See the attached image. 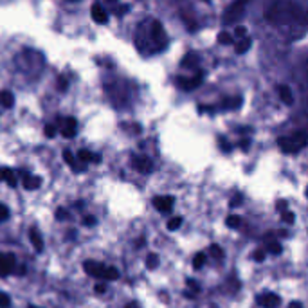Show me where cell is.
Instances as JSON below:
<instances>
[{
    "label": "cell",
    "mask_w": 308,
    "mask_h": 308,
    "mask_svg": "<svg viewBox=\"0 0 308 308\" xmlns=\"http://www.w3.org/2000/svg\"><path fill=\"white\" fill-rule=\"evenodd\" d=\"M134 168L139 170L141 173H152L154 170V164L148 157H134Z\"/></svg>",
    "instance_id": "obj_10"
},
{
    "label": "cell",
    "mask_w": 308,
    "mask_h": 308,
    "mask_svg": "<svg viewBox=\"0 0 308 308\" xmlns=\"http://www.w3.org/2000/svg\"><path fill=\"white\" fill-rule=\"evenodd\" d=\"M117 277H119V271H117L116 267H106L103 279H106V281H114V279H117Z\"/></svg>",
    "instance_id": "obj_20"
},
{
    "label": "cell",
    "mask_w": 308,
    "mask_h": 308,
    "mask_svg": "<svg viewBox=\"0 0 308 308\" xmlns=\"http://www.w3.org/2000/svg\"><path fill=\"white\" fill-rule=\"evenodd\" d=\"M258 303H259V307H263V308H277L279 307V303H281V297L277 296V294L269 292V294H265V296H259Z\"/></svg>",
    "instance_id": "obj_6"
},
{
    "label": "cell",
    "mask_w": 308,
    "mask_h": 308,
    "mask_svg": "<svg viewBox=\"0 0 308 308\" xmlns=\"http://www.w3.org/2000/svg\"><path fill=\"white\" fill-rule=\"evenodd\" d=\"M281 220H283L285 223H294L296 222V215L290 213V211H285L283 215H281Z\"/></svg>",
    "instance_id": "obj_30"
},
{
    "label": "cell",
    "mask_w": 308,
    "mask_h": 308,
    "mask_svg": "<svg viewBox=\"0 0 308 308\" xmlns=\"http://www.w3.org/2000/svg\"><path fill=\"white\" fill-rule=\"evenodd\" d=\"M15 105V96L9 90H2L0 92V106L2 108H13Z\"/></svg>",
    "instance_id": "obj_16"
},
{
    "label": "cell",
    "mask_w": 308,
    "mask_h": 308,
    "mask_svg": "<svg viewBox=\"0 0 308 308\" xmlns=\"http://www.w3.org/2000/svg\"><path fill=\"white\" fill-rule=\"evenodd\" d=\"M96 223H98V218L92 215H88L83 218V225H86V227H92V225H96Z\"/></svg>",
    "instance_id": "obj_31"
},
{
    "label": "cell",
    "mask_w": 308,
    "mask_h": 308,
    "mask_svg": "<svg viewBox=\"0 0 308 308\" xmlns=\"http://www.w3.org/2000/svg\"><path fill=\"white\" fill-rule=\"evenodd\" d=\"M290 308H303V305L299 301H294L292 305H290Z\"/></svg>",
    "instance_id": "obj_42"
},
{
    "label": "cell",
    "mask_w": 308,
    "mask_h": 308,
    "mask_svg": "<svg viewBox=\"0 0 308 308\" xmlns=\"http://www.w3.org/2000/svg\"><path fill=\"white\" fill-rule=\"evenodd\" d=\"M234 36L247 38V27H243V25H236V29H234Z\"/></svg>",
    "instance_id": "obj_32"
},
{
    "label": "cell",
    "mask_w": 308,
    "mask_h": 308,
    "mask_svg": "<svg viewBox=\"0 0 308 308\" xmlns=\"http://www.w3.org/2000/svg\"><path fill=\"white\" fill-rule=\"evenodd\" d=\"M271 254H274V256H277V254H281L283 253V247L279 245L277 241H272V243H269V249H267Z\"/></svg>",
    "instance_id": "obj_24"
},
{
    "label": "cell",
    "mask_w": 308,
    "mask_h": 308,
    "mask_svg": "<svg viewBox=\"0 0 308 308\" xmlns=\"http://www.w3.org/2000/svg\"><path fill=\"white\" fill-rule=\"evenodd\" d=\"M83 269H85V272L88 274V276L103 279L106 265H101V263H98V261H85V263H83Z\"/></svg>",
    "instance_id": "obj_3"
},
{
    "label": "cell",
    "mask_w": 308,
    "mask_h": 308,
    "mask_svg": "<svg viewBox=\"0 0 308 308\" xmlns=\"http://www.w3.org/2000/svg\"><path fill=\"white\" fill-rule=\"evenodd\" d=\"M240 223H241V218L238 215H229L227 220H225V225H227V227H231V229L240 227Z\"/></svg>",
    "instance_id": "obj_21"
},
{
    "label": "cell",
    "mask_w": 308,
    "mask_h": 308,
    "mask_svg": "<svg viewBox=\"0 0 308 308\" xmlns=\"http://www.w3.org/2000/svg\"><path fill=\"white\" fill-rule=\"evenodd\" d=\"M56 218H58V220H65V218H67V211L63 209V207H60V209L56 211Z\"/></svg>",
    "instance_id": "obj_38"
},
{
    "label": "cell",
    "mask_w": 308,
    "mask_h": 308,
    "mask_svg": "<svg viewBox=\"0 0 308 308\" xmlns=\"http://www.w3.org/2000/svg\"><path fill=\"white\" fill-rule=\"evenodd\" d=\"M17 267V258L11 253H0V276H9Z\"/></svg>",
    "instance_id": "obj_1"
},
{
    "label": "cell",
    "mask_w": 308,
    "mask_h": 308,
    "mask_svg": "<svg viewBox=\"0 0 308 308\" xmlns=\"http://www.w3.org/2000/svg\"><path fill=\"white\" fill-rule=\"evenodd\" d=\"M29 308H38V307H29Z\"/></svg>",
    "instance_id": "obj_45"
},
{
    "label": "cell",
    "mask_w": 308,
    "mask_h": 308,
    "mask_svg": "<svg viewBox=\"0 0 308 308\" xmlns=\"http://www.w3.org/2000/svg\"><path fill=\"white\" fill-rule=\"evenodd\" d=\"M126 308H139V305H137V303H128Z\"/></svg>",
    "instance_id": "obj_44"
},
{
    "label": "cell",
    "mask_w": 308,
    "mask_h": 308,
    "mask_svg": "<svg viewBox=\"0 0 308 308\" xmlns=\"http://www.w3.org/2000/svg\"><path fill=\"white\" fill-rule=\"evenodd\" d=\"M90 15H92V20L96 24H101V25L108 24V13L105 11V7L101 6V4H94V6L90 7Z\"/></svg>",
    "instance_id": "obj_4"
},
{
    "label": "cell",
    "mask_w": 308,
    "mask_h": 308,
    "mask_svg": "<svg viewBox=\"0 0 308 308\" xmlns=\"http://www.w3.org/2000/svg\"><path fill=\"white\" fill-rule=\"evenodd\" d=\"M78 160L81 164H88V162H101V155H96L88 150H80L78 152Z\"/></svg>",
    "instance_id": "obj_11"
},
{
    "label": "cell",
    "mask_w": 308,
    "mask_h": 308,
    "mask_svg": "<svg viewBox=\"0 0 308 308\" xmlns=\"http://www.w3.org/2000/svg\"><path fill=\"white\" fill-rule=\"evenodd\" d=\"M240 204H241V195H236V197L231 198L229 205H231V207H236V205H240Z\"/></svg>",
    "instance_id": "obj_37"
},
{
    "label": "cell",
    "mask_w": 308,
    "mask_h": 308,
    "mask_svg": "<svg viewBox=\"0 0 308 308\" xmlns=\"http://www.w3.org/2000/svg\"><path fill=\"white\" fill-rule=\"evenodd\" d=\"M307 197H308V189H307Z\"/></svg>",
    "instance_id": "obj_46"
},
{
    "label": "cell",
    "mask_w": 308,
    "mask_h": 308,
    "mask_svg": "<svg viewBox=\"0 0 308 308\" xmlns=\"http://www.w3.org/2000/svg\"><path fill=\"white\" fill-rule=\"evenodd\" d=\"M63 160H65L68 166L72 168L74 171H78V173L83 171V170L86 168V164H81V162H78V160H76V157L72 155V152H70V150H63Z\"/></svg>",
    "instance_id": "obj_9"
},
{
    "label": "cell",
    "mask_w": 308,
    "mask_h": 308,
    "mask_svg": "<svg viewBox=\"0 0 308 308\" xmlns=\"http://www.w3.org/2000/svg\"><path fill=\"white\" fill-rule=\"evenodd\" d=\"M11 307V299L6 292H0V308H9Z\"/></svg>",
    "instance_id": "obj_28"
},
{
    "label": "cell",
    "mask_w": 308,
    "mask_h": 308,
    "mask_svg": "<svg viewBox=\"0 0 308 308\" xmlns=\"http://www.w3.org/2000/svg\"><path fill=\"white\" fill-rule=\"evenodd\" d=\"M24 274H25V265L18 267V276H24Z\"/></svg>",
    "instance_id": "obj_43"
},
{
    "label": "cell",
    "mask_w": 308,
    "mask_h": 308,
    "mask_svg": "<svg viewBox=\"0 0 308 308\" xmlns=\"http://www.w3.org/2000/svg\"><path fill=\"white\" fill-rule=\"evenodd\" d=\"M29 240H31V243L34 245V251H36V253H42L43 251V238L40 236V233H38L34 227H33L31 233H29Z\"/></svg>",
    "instance_id": "obj_15"
},
{
    "label": "cell",
    "mask_w": 308,
    "mask_h": 308,
    "mask_svg": "<svg viewBox=\"0 0 308 308\" xmlns=\"http://www.w3.org/2000/svg\"><path fill=\"white\" fill-rule=\"evenodd\" d=\"M277 92H279V98H281V101H283L287 106H290L292 103H294V94H292V90H290V86L281 85L279 88H277Z\"/></svg>",
    "instance_id": "obj_13"
},
{
    "label": "cell",
    "mask_w": 308,
    "mask_h": 308,
    "mask_svg": "<svg viewBox=\"0 0 308 308\" xmlns=\"http://www.w3.org/2000/svg\"><path fill=\"white\" fill-rule=\"evenodd\" d=\"M11 170L9 168H0V182H6L7 180V177L11 175Z\"/></svg>",
    "instance_id": "obj_34"
},
{
    "label": "cell",
    "mask_w": 308,
    "mask_h": 308,
    "mask_svg": "<svg viewBox=\"0 0 308 308\" xmlns=\"http://www.w3.org/2000/svg\"><path fill=\"white\" fill-rule=\"evenodd\" d=\"M188 287H191L195 292H198V290H200V289H198V283H197V281H193V279H188Z\"/></svg>",
    "instance_id": "obj_39"
},
{
    "label": "cell",
    "mask_w": 308,
    "mask_h": 308,
    "mask_svg": "<svg viewBox=\"0 0 308 308\" xmlns=\"http://www.w3.org/2000/svg\"><path fill=\"white\" fill-rule=\"evenodd\" d=\"M277 211H287V202H285V200H279V202H277Z\"/></svg>",
    "instance_id": "obj_40"
},
{
    "label": "cell",
    "mask_w": 308,
    "mask_h": 308,
    "mask_svg": "<svg viewBox=\"0 0 308 308\" xmlns=\"http://www.w3.org/2000/svg\"><path fill=\"white\" fill-rule=\"evenodd\" d=\"M265 251H254V254H253V258H254V261H258V263H261L263 259H265Z\"/></svg>",
    "instance_id": "obj_35"
},
{
    "label": "cell",
    "mask_w": 308,
    "mask_h": 308,
    "mask_svg": "<svg viewBox=\"0 0 308 308\" xmlns=\"http://www.w3.org/2000/svg\"><path fill=\"white\" fill-rule=\"evenodd\" d=\"M9 218V209H7L4 204H0V222H4Z\"/></svg>",
    "instance_id": "obj_33"
},
{
    "label": "cell",
    "mask_w": 308,
    "mask_h": 308,
    "mask_svg": "<svg viewBox=\"0 0 308 308\" xmlns=\"http://www.w3.org/2000/svg\"><path fill=\"white\" fill-rule=\"evenodd\" d=\"M180 225H182V218H180V216H175V218H171V220L168 222V229H170V231H177Z\"/></svg>",
    "instance_id": "obj_25"
},
{
    "label": "cell",
    "mask_w": 308,
    "mask_h": 308,
    "mask_svg": "<svg viewBox=\"0 0 308 308\" xmlns=\"http://www.w3.org/2000/svg\"><path fill=\"white\" fill-rule=\"evenodd\" d=\"M146 267H148L150 271H154V269L159 267V256H157L155 253L148 254V258H146Z\"/></svg>",
    "instance_id": "obj_22"
},
{
    "label": "cell",
    "mask_w": 308,
    "mask_h": 308,
    "mask_svg": "<svg viewBox=\"0 0 308 308\" xmlns=\"http://www.w3.org/2000/svg\"><path fill=\"white\" fill-rule=\"evenodd\" d=\"M218 42L222 43V45H231V43H234V38H233V34L222 31L220 34H218Z\"/></svg>",
    "instance_id": "obj_23"
},
{
    "label": "cell",
    "mask_w": 308,
    "mask_h": 308,
    "mask_svg": "<svg viewBox=\"0 0 308 308\" xmlns=\"http://www.w3.org/2000/svg\"><path fill=\"white\" fill-rule=\"evenodd\" d=\"M58 121V124H60V134H62L65 139H70V137L76 136V126H78V123H76L74 117H58L56 119Z\"/></svg>",
    "instance_id": "obj_2"
},
{
    "label": "cell",
    "mask_w": 308,
    "mask_h": 308,
    "mask_svg": "<svg viewBox=\"0 0 308 308\" xmlns=\"http://www.w3.org/2000/svg\"><path fill=\"white\" fill-rule=\"evenodd\" d=\"M173 202H175V198L173 197H155L154 198L155 209H159L160 213H168V211L173 207Z\"/></svg>",
    "instance_id": "obj_7"
},
{
    "label": "cell",
    "mask_w": 308,
    "mask_h": 308,
    "mask_svg": "<svg viewBox=\"0 0 308 308\" xmlns=\"http://www.w3.org/2000/svg\"><path fill=\"white\" fill-rule=\"evenodd\" d=\"M209 256L215 259H222L223 258V251L222 247L218 245V243H211L209 245Z\"/></svg>",
    "instance_id": "obj_19"
},
{
    "label": "cell",
    "mask_w": 308,
    "mask_h": 308,
    "mask_svg": "<svg viewBox=\"0 0 308 308\" xmlns=\"http://www.w3.org/2000/svg\"><path fill=\"white\" fill-rule=\"evenodd\" d=\"M200 81H202V74L195 76V78H179L177 83L182 90H193V88H197L200 85Z\"/></svg>",
    "instance_id": "obj_8"
},
{
    "label": "cell",
    "mask_w": 308,
    "mask_h": 308,
    "mask_svg": "<svg viewBox=\"0 0 308 308\" xmlns=\"http://www.w3.org/2000/svg\"><path fill=\"white\" fill-rule=\"evenodd\" d=\"M220 146H222V148H223V152H229V150H231V146H229V142L225 141V139H223V141H222V144H220Z\"/></svg>",
    "instance_id": "obj_41"
},
{
    "label": "cell",
    "mask_w": 308,
    "mask_h": 308,
    "mask_svg": "<svg viewBox=\"0 0 308 308\" xmlns=\"http://www.w3.org/2000/svg\"><path fill=\"white\" fill-rule=\"evenodd\" d=\"M56 85H58V90L60 92H67V86H68V80L65 76H60L58 81H56Z\"/></svg>",
    "instance_id": "obj_26"
},
{
    "label": "cell",
    "mask_w": 308,
    "mask_h": 308,
    "mask_svg": "<svg viewBox=\"0 0 308 308\" xmlns=\"http://www.w3.org/2000/svg\"><path fill=\"white\" fill-rule=\"evenodd\" d=\"M94 290H96V294H105V292H106V285L105 283H96Z\"/></svg>",
    "instance_id": "obj_36"
},
{
    "label": "cell",
    "mask_w": 308,
    "mask_h": 308,
    "mask_svg": "<svg viewBox=\"0 0 308 308\" xmlns=\"http://www.w3.org/2000/svg\"><path fill=\"white\" fill-rule=\"evenodd\" d=\"M251 45H253V40L251 38H243L240 43H236V52L238 54H245L247 51L251 49Z\"/></svg>",
    "instance_id": "obj_18"
},
{
    "label": "cell",
    "mask_w": 308,
    "mask_h": 308,
    "mask_svg": "<svg viewBox=\"0 0 308 308\" xmlns=\"http://www.w3.org/2000/svg\"><path fill=\"white\" fill-rule=\"evenodd\" d=\"M245 2H238V4H233V6L229 7L227 13H225V17H223V22L225 24H233L234 18H240L241 17V11L245 9Z\"/></svg>",
    "instance_id": "obj_5"
},
{
    "label": "cell",
    "mask_w": 308,
    "mask_h": 308,
    "mask_svg": "<svg viewBox=\"0 0 308 308\" xmlns=\"http://www.w3.org/2000/svg\"><path fill=\"white\" fill-rule=\"evenodd\" d=\"M277 144H279V148L283 150L285 154H294V152H297L296 144H294V141H292L290 137H281V139H277Z\"/></svg>",
    "instance_id": "obj_14"
},
{
    "label": "cell",
    "mask_w": 308,
    "mask_h": 308,
    "mask_svg": "<svg viewBox=\"0 0 308 308\" xmlns=\"http://www.w3.org/2000/svg\"><path fill=\"white\" fill-rule=\"evenodd\" d=\"M22 184H24L25 189L34 191V189H38V188H40V184H42V179H40V177H33V175H24Z\"/></svg>",
    "instance_id": "obj_12"
},
{
    "label": "cell",
    "mask_w": 308,
    "mask_h": 308,
    "mask_svg": "<svg viewBox=\"0 0 308 308\" xmlns=\"http://www.w3.org/2000/svg\"><path fill=\"white\" fill-rule=\"evenodd\" d=\"M152 36H154V40H157V42H164V40H166V34L162 31L160 22H154V24H152Z\"/></svg>",
    "instance_id": "obj_17"
},
{
    "label": "cell",
    "mask_w": 308,
    "mask_h": 308,
    "mask_svg": "<svg viewBox=\"0 0 308 308\" xmlns=\"http://www.w3.org/2000/svg\"><path fill=\"white\" fill-rule=\"evenodd\" d=\"M43 134L47 139H52L56 136V126L54 124H45V128H43Z\"/></svg>",
    "instance_id": "obj_29"
},
{
    "label": "cell",
    "mask_w": 308,
    "mask_h": 308,
    "mask_svg": "<svg viewBox=\"0 0 308 308\" xmlns=\"http://www.w3.org/2000/svg\"><path fill=\"white\" fill-rule=\"evenodd\" d=\"M204 261H205V256L202 253H198L195 258H193V269H202Z\"/></svg>",
    "instance_id": "obj_27"
}]
</instances>
